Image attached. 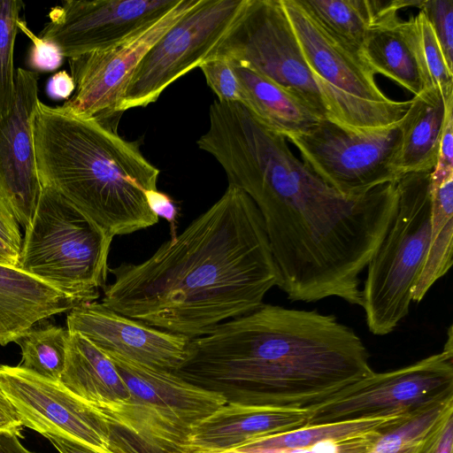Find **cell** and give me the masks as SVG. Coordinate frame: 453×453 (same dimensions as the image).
<instances>
[{"mask_svg": "<svg viewBox=\"0 0 453 453\" xmlns=\"http://www.w3.org/2000/svg\"><path fill=\"white\" fill-rule=\"evenodd\" d=\"M109 273L104 305L189 339L257 310L280 284L260 212L232 184L149 258Z\"/></svg>", "mask_w": 453, "mask_h": 453, "instance_id": "1", "label": "cell"}, {"mask_svg": "<svg viewBox=\"0 0 453 453\" xmlns=\"http://www.w3.org/2000/svg\"><path fill=\"white\" fill-rule=\"evenodd\" d=\"M372 372L361 338L334 315L268 303L190 339L173 372L226 403L308 411Z\"/></svg>", "mask_w": 453, "mask_h": 453, "instance_id": "2", "label": "cell"}, {"mask_svg": "<svg viewBox=\"0 0 453 453\" xmlns=\"http://www.w3.org/2000/svg\"><path fill=\"white\" fill-rule=\"evenodd\" d=\"M32 128L42 187L111 237L157 223L146 194L157 189L159 170L136 142L122 138L108 122L40 100Z\"/></svg>", "mask_w": 453, "mask_h": 453, "instance_id": "3", "label": "cell"}, {"mask_svg": "<svg viewBox=\"0 0 453 453\" xmlns=\"http://www.w3.org/2000/svg\"><path fill=\"white\" fill-rule=\"evenodd\" d=\"M105 354L130 395L128 401L105 417L112 453H177L191 428L226 403L221 395L173 372Z\"/></svg>", "mask_w": 453, "mask_h": 453, "instance_id": "4", "label": "cell"}, {"mask_svg": "<svg viewBox=\"0 0 453 453\" xmlns=\"http://www.w3.org/2000/svg\"><path fill=\"white\" fill-rule=\"evenodd\" d=\"M113 237L53 189L42 187L18 268L83 303L106 286Z\"/></svg>", "mask_w": 453, "mask_h": 453, "instance_id": "5", "label": "cell"}, {"mask_svg": "<svg viewBox=\"0 0 453 453\" xmlns=\"http://www.w3.org/2000/svg\"><path fill=\"white\" fill-rule=\"evenodd\" d=\"M430 174L407 173L396 181V211L367 265L362 288L361 306L373 334H390L409 313L429 246Z\"/></svg>", "mask_w": 453, "mask_h": 453, "instance_id": "6", "label": "cell"}, {"mask_svg": "<svg viewBox=\"0 0 453 453\" xmlns=\"http://www.w3.org/2000/svg\"><path fill=\"white\" fill-rule=\"evenodd\" d=\"M281 4L323 98L328 119L354 129L383 127L401 121L411 100L388 97L359 52L330 35L299 0H281Z\"/></svg>", "mask_w": 453, "mask_h": 453, "instance_id": "7", "label": "cell"}, {"mask_svg": "<svg viewBox=\"0 0 453 453\" xmlns=\"http://www.w3.org/2000/svg\"><path fill=\"white\" fill-rule=\"evenodd\" d=\"M286 139L311 170L348 198L361 196L402 177L397 169L401 121L383 127L354 129L326 118Z\"/></svg>", "mask_w": 453, "mask_h": 453, "instance_id": "8", "label": "cell"}, {"mask_svg": "<svg viewBox=\"0 0 453 453\" xmlns=\"http://www.w3.org/2000/svg\"><path fill=\"white\" fill-rule=\"evenodd\" d=\"M213 57L251 68L292 94L320 119L328 118L281 0H246L233 27L207 58Z\"/></svg>", "mask_w": 453, "mask_h": 453, "instance_id": "9", "label": "cell"}, {"mask_svg": "<svg viewBox=\"0 0 453 453\" xmlns=\"http://www.w3.org/2000/svg\"><path fill=\"white\" fill-rule=\"evenodd\" d=\"M452 338L450 325L440 353L397 370L373 372L309 410L308 425L409 414L452 396Z\"/></svg>", "mask_w": 453, "mask_h": 453, "instance_id": "10", "label": "cell"}, {"mask_svg": "<svg viewBox=\"0 0 453 453\" xmlns=\"http://www.w3.org/2000/svg\"><path fill=\"white\" fill-rule=\"evenodd\" d=\"M246 0H199L146 53L116 113L146 107L173 82L199 67L226 37Z\"/></svg>", "mask_w": 453, "mask_h": 453, "instance_id": "11", "label": "cell"}, {"mask_svg": "<svg viewBox=\"0 0 453 453\" xmlns=\"http://www.w3.org/2000/svg\"><path fill=\"white\" fill-rule=\"evenodd\" d=\"M180 0H65L53 7L40 37L64 58L112 48L157 22Z\"/></svg>", "mask_w": 453, "mask_h": 453, "instance_id": "12", "label": "cell"}, {"mask_svg": "<svg viewBox=\"0 0 453 453\" xmlns=\"http://www.w3.org/2000/svg\"><path fill=\"white\" fill-rule=\"evenodd\" d=\"M0 388L24 427L76 441L98 453H112L111 427L99 410L65 388L20 366L0 365Z\"/></svg>", "mask_w": 453, "mask_h": 453, "instance_id": "13", "label": "cell"}, {"mask_svg": "<svg viewBox=\"0 0 453 453\" xmlns=\"http://www.w3.org/2000/svg\"><path fill=\"white\" fill-rule=\"evenodd\" d=\"M199 0H180L163 18L119 44L69 59L75 89L62 105L73 113L108 122L146 53Z\"/></svg>", "mask_w": 453, "mask_h": 453, "instance_id": "14", "label": "cell"}, {"mask_svg": "<svg viewBox=\"0 0 453 453\" xmlns=\"http://www.w3.org/2000/svg\"><path fill=\"white\" fill-rule=\"evenodd\" d=\"M38 102L37 73L17 68L13 104L0 118V198L25 228L42 191L32 128Z\"/></svg>", "mask_w": 453, "mask_h": 453, "instance_id": "15", "label": "cell"}, {"mask_svg": "<svg viewBox=\"0 0 453 453\" xmlns=\"http://www.w3.org/2000/svg\"><path fill=\"white\" fill-rule=\"evenodd\" d=\"M70 333H79L104 353L175 372L183 362L189 338L121 315L102 303H82L66 318Z\"/></svg>", "mask_w": 453, "mask_h": 453, "instance_id": "16", "label": "cell"}, {"mask_svg": "<svg viewBox=\"0 0 453 453\" xmlns=\"http://www.w3.org/2000/svg\"><path fill=\"white\" fill-rule=\"evenodd\" d=\"M408 0H374L371 21L359 54L372 72L382 74L414 96L426 88L417 49L412 17L403 20L398 12Z\"/></svg>", "mask_w": 453, "mask_h": 453, "instance_id": "17", "label": "cell"}, {"mask_svg": "<svg viewBox=\"0 0 453 453\" xmlns=\"http://www.w3.org/2000/svg\"><path fill=\"white\" fill-rule=\"evenodd\" d=\"M308 410H288L226 403L195 425L185 444L228 449L260 437L288 433L308 425Z\"/></svg>", "mask_w": 453, "mask_h": 453, "instance_id": "18", "label": "cell"}, {"mask_svg": "<svg viewBox=\"0 0 453 453\" xmlns=\"http://www.w3.org/2000/svg\"><path fill=\"white\" fill-rule=\"evenodd\" d=\"M82 303L16 266L0 264V344L15 342L36 322Z\"/></svg>", "mask_w": 453, "mask_h": 453, "instance_id": "19", "label": "cell"}, {"mask_svg": "<svg viewBox=\"0 0 453 453\" xmlns=\"http://www.w3.org/2000/svg\"><path fill=\"white\" fill-rule=\"evenodd\" d=\"M59 382L74 395L94 404L104 418L130 397L113 362L79 333H70L65 365Z\"/></svg>", "mask_w": 453, "mask_h": 453, "instance_id": "20", "label": "cell"}, {"mask_svg": "<svg viewBox=\"0 0 453 453\" xmlns=\"http://www.w3.org/2000/svg\"><path fill=\"white\" fill-rule=\"evenodd\" d=\"M450 110H453V96L446 98L434 87L425 88L411 99L410 107L401 120L397 169L402 176L434 170Z\"/></svg>", "mask_w": 453, "mask_h": 453, "instance_id": "21", "label": "cell"}, {"mask_svg": "<svg viewBox=\"0 0 453 453\" xmlns=\"http://www.w3.org/2000/svg\"><path fill=\"white\" fill-rule=\"evenodd\" d=\"M231 63L240 84V103L269 130L287 138L306 131L321 119L309 106L269 79L244 65Z\"/></svg>", "mask_w": 453, "mask_h": 453, "instance_id": "22", "label": "cell"}, {"mask_svg": "<svg viewBox=\"0 0 453 453\" xmlns=\"http://www.w3.org/2000/svg\"><path fill=\"white\" fill-rule=\"evenodd\" d=\"M453 174L438 182L430 181V237L423 267L411 293L419 303L432 286L452 265Z\"/></svg>", "mask_w": 453, "mask_h": 453, "instance_id": "23", "label": "cell"}, {"mask_svg": "<svg viewBox=\"0 0 453 453\" xmlns=\"http://www.w3.org/2000/svg\"><path fill=\"white\" fill-rule=\"evenodd\" d=\"M453 412V395L406 414L385 429L367 453H426L443 419Z\"/></svg>", "mask_w": 453, "mask_h": 453, "instance_id": "24", "label": "cell"}, {"mask_svg": "<svg viewBox=\"0 0 453 453\" xmlns=\"http://www.w3.org/2000/svg\"><path fill=\"white\" fill-rule=\"evenodd\" d=\"M404 415L406 414L308 425L288 433L260 437L244 443L273 449H308L322 441H341L384 430Z\"/></svg>", "mask_w": 453, "mask_h": 453, "instance_id": "25", "label": "cell"}, {"mask_svg": "<svg viewBox=\"0 0 453 453\" xmlns=\"http://www.w3.org/2000/svg\"><path fill=\"white\" fill-rule=\"evenodd\" d=\"M330 35L359 52L371 21L368 0H299Z\"/></svg>", "mask_w": 453, "mask_h": 453, "instance_id": "26", "label": "cell"}, {"mask_svg": "<svg viewBox=\"0 0 453 453\" xmlns=\"http://www.w3.org/2000/svg\"><path fill=\"white\" fill-rule=\"evenodd\" d=\"M69 335L68 329L60 326H32L15 342L22 354L19 366L42 378L59 381L65 365Z\"/></svg>", "mask_w": 453, "mask_h": 453, "instance_id": "27", "label": "cell"}, {"mask_svg": "<svg viewBox=\"0 0 453 453\" xmlns=\"http://www.w3.org/2000/svg\"><path fill=\"white\" fill-rule=\"evenodd\" d=\"M418 53L426 88H438L446 97L453 96V71L449 69L441 47L425 13L412 16Z\"/></svg>", "mask_w": 453, "mask_h": 453, "instance_id": "28", "label": "cell"}, {"mask_svg": "<svg viewBox=\"0 0 453 453\" xmlns=\"http://www.w3.org/2000/svg\"><path fill=\"white\" fill-rule=\"evenodd\" d=\"M23 3L0 0V118L11 110L15 96L13 52Z\"/></svg>", "mask_w": 453, "mask_h": 453, "instance_id": "29", "label": "cell"}, {"mask_svg": "<svg viewBox=\"0 0 453 453\" xmlns=\"http://www.w3.org/2000/svg\"><path fill=\"white\" fill-rule=\"evenodd\" d=\"M384 430L341 441H322L308 449H273L242 444L228 449H206L184 444L177 453H367Z\"/></svg>", "mask_w": 453, "mask_h": 453, "instance_id": "30", "label": "cell"}, {"mask_svg": "<svg viewBox=\"0 0 453 453\" xmlns=\"http://www.w3.org/2000/svg\"><path fill=\"white\" fill-rule=\"evenodd\" d=\"M199 67L208 86L216 94L218 101L241 102L239 81L230 60L213 57L203 61Z\"/></svg>", "mask_w": 453, "mask_h": 453, "instance_id": "31", "label": "cell"}, {"mask_svg": "<svg viewBox=\"0 0 453 453\" xmlns=\"http://www.w3.org/2000/svg\"><path fill=\"white\" fill-rule=\"evenodd\" d=\"M419 10L431 23L447 64L453 71V0H422Z\"/></svg>", "mask_w": 453, "mask_h": 453, "instance_id": "32", "label": "cell"}, {"mask_svg": "<svg viewBox=\"0 0 453 453\" xmlns=\"http://www.w3.org/2000/svg\"><path fill=\"white\" fill-rule=\"evenodd\" d=\"M18 28L33 42L28 53L27 64L35 73L53 72L62 65L64 57L58 47L34 35L27 23L20 19L18 21Z\"/></svg>", "mask_w": 453, "mask_h": 453, "instance_id": "33", "label": "cell"}, {"mask_svg": "<svg viewBox=\"0 0 453 453\" xmlns=\"http://www.w3.org/2000/svg\"><path fill=\"white\" fill-rule=\"evenodd\" d=\"M21 244L18 222L0 198V264L17 267Z\"/></svg>", "mask_w": 453, "mask_h": 453, "instance_id": "34", "label": "cell"}, {"mask_svg": "<svg viewBox=\"0 0 453 453\" xmlns=\"http://www.w3.org/2000/svg\"><path fill=\"white\" fill-rule=\"evenodd\" d=\"M453 174V110L447 115L439 145L436 165L430 174L431 182H438Z\"/></svg>", "mask_w": 453, "mask_h": 453, "instance_id": "35", "label": "cell"}, {"mask_svg": "<svg viewBox=\"0 0 453 453\" xmlns=\"http://www.w3.org/2000/svg\"><path fill=\"white\" fill-rule=\"evenodd\" d=\"M23 427V422L17 409L0 388V432L12 433L21 437Z\"/></svg>", "mask_w": 453, "mask_h": 453, "instance_id": "36", "label": "cell"}, {"mask_svg": "<svg viewBox=\"0 0 453 453\" xmlns=\"http://www.w3.org/2000/svg\"><path fill=\"white\" fill-rule=\"evenodd\" d=\"M146 197L150 210L158 217V219H165L172 226L175 224L177 208L168 195L155 189L148 191Z\"/></svg>", "mask_w": 453, "mask_h": 453, "instance_id": "37", "label": "cell"}, {"mask_svg": "<svg viewBox=\"0 0 453 453\" xmlns=\"http://www.w3.org/2000/svg\"><path fill=\"white\" fill-rule=\"evenodd\" d=\"M426 453H453V412L449 413L438 427Z\"/></svg>", "mask_w": 453, "mask_h": 453, "instance_id": "38", "label": "cell"}, {"mask_svg": "<svg viewBox=\"0 0 453 453\" xmlns=\"http://www.w3.org/2000/svg\"><path fill=\"white\" fill-rule=\"evenodd\" d=\"M75 89V84L72 76L65 71L55 73L48 81L47 94L52 99L68 100Z\"/></svg>", "mask_w": 453, "mask_h": 453, "instance_id": "39", "label": "cell"}, {"mask_svg": "<svg viewBox=\"0 0 453 453\" xmlns=\"http://www.w3.org/2000/svg\"><path fill=\"white\" fill-rule=\"evenodd\" d=\"M59 453H98L76 441L65 437L47 434L44 435Z\"/></svg>", "mask_w": 453, "mask_h": 453, "instance_id": "40", "label": "cell"}, {"mask_svg": "<svg viewBox=\"0 0 453 453\" xmlns=\"http://www.w3.org/2000/svg\"><path fill=\"white\" fill-rule=\"evenodd\" d=\"M0 453H37L25 448L19 436L12 433L0 432Z\"/></svg>", "mask_w": 453, "mask_h": 453, "instance_id": "41", "label": "cell"}]
</instances>
